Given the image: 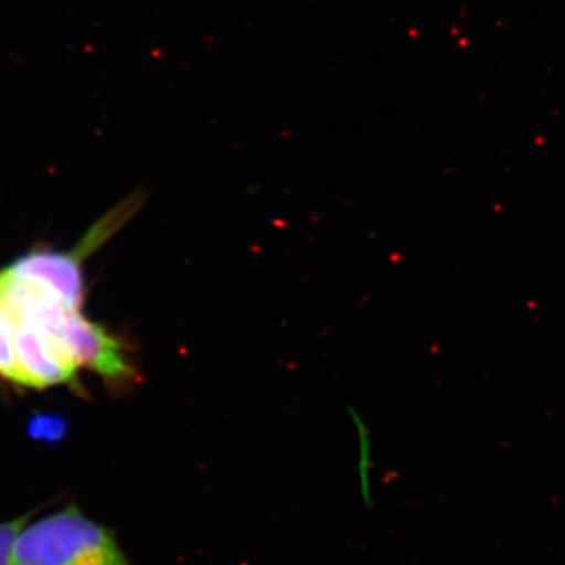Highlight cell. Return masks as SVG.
<instances>
[{
	"mask_svg": "<svg viewBox=\"0 0 565 565\" xmlns=\"http://www.w3.org/2000/svg\"><path fill=\"white\" fill-rule=\"evenodd\" d=\"M10 565H134L114 531L68 504L29 520L11 548Z\"/></svg>",
	"mask_w": 565,
	"mask_h": 565,
	"instance_id": "1",
	"label": "cell"
},
{
	"mask_svg": "<svg viewBox=\"0 0 565 565\" xmlns=\"http://www.w3.org/2000/svg\"><path fill=\"white\" fill-rule=\"evenodd\" d=\"M141 204H143L141 193H134L93 225L87 236L77 245L76 250L31 252L14 259L9 269L3 273L13 280L39 286L55 299L61 300L70 310H79L85 294L82 263L92 252L102 247L109 237L114 236L122 225L131 221Z\"/></svg>",
	"mask_w": 565,
	"mask_h": 565,
	"instance_id": "2",
	"label": "cell"
},
{
	"mask_svg": "<svg viewBox=\"0 0 565 565\" xmlns=\"http://www.w3.org/2000/svg\"><path fill=\"white\" fill-rule=\"evenodd\" d=\"M62 341L68 345L77 366L88 367L111 390H126L139 381L126 344L106 329L85 319L79 310H70Z\"/></svg>",
	"mask_w": 565,
	"mask_h": 565,
	"instance_id": "3",
	"label": "cell"
},
{
	"mask_svg": "<svg viewBox=\"0 0 565 565\" xmlns=\"http://www.w3.org/2000/svg\"><path fill=\"white\" fill-rule=\"evenodd\" d=\"M18 384L32 388L74 384L77 364L61 338L36 323L20 319L14 338Z\"/></svg>",
	"mask_w": 565,
	"mask_h": 565,
	"instance_id": "4",
	"label": "cell"
},
{
	"mask_svg": "<svg viewBox=\"0 0 565 565\" xmlns=\"http://www.w3.org/2000/svg\"><path fill=\"white\" fill-rule=\"evenodd\" d=\"M18 318L6 288V277L0 274V377L18 384L17 359H14V338H17Z\"/></svg>",
	"mask_w": 565,
	"mask_h": 565,
	"instance_id": "5",
	"label": "cell"
},
{
	"mask_svg": "<svg viewBox=\"0 0 565 565\" xmlns=\"http://www.w3.org/2000/svg\"><path fill=\"white\" fill-rule=\"evenodd\" d=\"M35 512H39V509L18 516V519L9 520V522H0V565H10L11 548H13L14 541Z\"/></svg>",
	"mask_w": 565,
	"mask_h": 565,
	"instance_id": "6",
	"label": "cell"
},
{
	"mask_svg": "<svg viewBox=\"0 0 565 565\" xmlns=\"http://www.w3.org/2000/svg\"><path fill=\"white\" fill-rule=\"evenodd\" d=\"M65 433V422L62 416L55 415H39L32 419L31 434L33 437L47 438H61Z\"/></svg>",
	"mask_w": 565,
	"mask_h": 565,
	"instance_id": "7",
	"label": "cell"
}]
</instances>
